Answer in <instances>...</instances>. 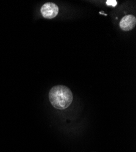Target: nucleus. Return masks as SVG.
Returning <instances> with one entry per match:
<instances>
[{"instance_id":"nucleus-1","label":"nucleus","mask_w":136,"mask_h":152,"mask_svg":"<svg viewBox=\"0 0 136 152\" xmlns=\"http://www.w3.org/2000/svg\"><path fill=\"white\" fill-rule=\"evenodd\" d=\"M49 99L54 108L64 110L71 105L73 96L67 86L59 85L53 86L49 91Z\"/></svg>"},{"instance_id":"nucleus-2","label":"nucleus","mask_w":136,"mask_h":152,"mask_svg":"<svg viewBox=\"0 0 136 152\" xmlns=\"http://www.w3.org/2000/svg\"><path fill=\"white\" fill-rule=\"evenodd\" d=\"M40 12L44 18L51 19L56 17L58 14L59 8L53 3H46L41 7Z\"/></svg>"},{"instance_id":"nucleus-3","label":"nucleus","mask_w":136,"mask_h":152,"mask_svg":"<svg viewBox=\"0 0 136 152\" xmlns=\"http://www.w3.org/2000/svg\"><path fill=\"white\" fill-rule=\"evenodd\" d=\"M136 18L134 15H128L123 17L120 21V27L124 31L132 30L135 26Z\"/></svg>"},{"instance_id":"nucleus-4","label":"nucleus","mask_w":136,"mask_h":152,"mask_svg":"<svg viewBox=\"0 0 136 152\" xmlns=\"http://www.w3.org/2000/svg\"><path fill=\"white\" fill-rule=\"evenodd\" d=\"M106 4L108 6H112L114 7L117 5V1L115 0H107L106 1Z\"/></svg>"}]
</instances>
